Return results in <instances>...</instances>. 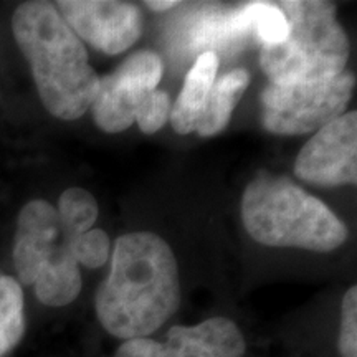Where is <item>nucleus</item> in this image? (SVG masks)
<instances>
[{"instance_id":"obj_5","label":"nucleus","mask_w":357,"mask_h":357,"mask_svg":"<svg viewBox=\"0 0 357 357\" xmlns=\"http://www.w3.org/2000/svg\"><path fill=\"white\" fill-rule=\"evenodd\" d=\"M71 234L47 200H32L17 218L13 265L19 283L33 287L38 301L50 307L68 306L82 291L83 280L73 255Z\"/></svg>"},{"instance_id":"obj_7","label":"nucleus","mask_w":357,"mask_h":357,"mask_svg":"<svg viewBox=\"0 0 357 357\" xmlns=\"http://www.w3.org/2000/svg\"><path fill=\"white\" fill-rule=\"evenodd\" d=\"M162 73L164 63L158 53L139 50L128 56L113 73L100 78L89 108L96 126L108 134L131 128L142 100L158 89Z\"/></svg>"},{"instance_id":"obj_8","label":"nucleus","mask_w":357,"mask_h":357,"mask_svg":"<svg viewBox=\"0 0 357 357\" xmlns=\"http://www.w3.org/2000/svg\"><path fill=\"white\" fill-rule=\"evenodd\" d=\"M247 342L231 319H205L195 326H174L166 341L137 337L124 341L114 357H245Z\"/></svg>"},{"instance_id":"obj_10","label":"nucleus","mask_w":357,"mask_h":357,"mask_svg":"<svg viewBox=\"0 0 357 357\" xmlns=\"http://www.w3.org/2000/svg\"><path fill=\"white\" fill-rule=\"evenodd\" d=\"M56 10L78 38L106 55H119L142 33L141 8L118 0H60Z\"/></svg>"},{"instance_id":"obj_18","label":"nucleus","mask_w":357,"mask_h":357,"mask_svg":"<svg viewBox=\"0 0 357 357\" xmlns=\"http://www.w3.org/2000/svg\"><path fill=\"white\" fill-rule=\"evenodd\" d=\"M337 351L341 357H357V288L347 289L341 303Z\"/></svg>"},{"instance_id":"obj_4","label":"nucleus","mask_w":357,"mask_h":357,"mask_svg":"<svg viewBox=\"0 0 357 357\" xmlns=\"http://www.w3.org/2000/svg\"><path fill=\"white\" fill-rule=\"evenodd\" d=\"M287 19V38L261 45L260 65L271 84L319 83L346 70L349 38L339 24L336 7L323 0L276 3Z\"/></svg>"},{"instance_id":"obj_19","label":"nucleus","mask_w":357,"mask_h":357,"mask_svg":"<svg viewBox=\"0 0 357 357\" xmlns=\"http://www.w3.org/2000/svg\"><path fill=\"white\" fill-rule=\"evenodd\" d=\"M146 6L154 12H166L169 8L177 7L178 2L177 0H166V2L164 0H149V2H146Z\"/></svg>"},{"instance_id":"obj_16","label":"nucleus","mask_w":357,"mask_h":357,"mask_svg":"<svg viewBox=\"0 0 357 357\" xmlns=\"http://www.w3.org/2000/svg\"><path fill=\"white\" fill-rule=\"evenodd\" d=\"M73 255L78 265L91 270L101 268L111 257L108 234L101 229H91L78 235L73 242Z\"/></svg>"},{"instance_id":"obj_1","label":"nucleus","mask_w":357,"mask_h":357,"mask_svg":"<svg viewBox=\"0 0 357 357\" xmlns=\"http://www.w3.org/2000/svg\"><path fill=\"white\" fill-rule=\"evenodd\" d=\"M181 306L174 252L153 231H131L114 242L111 268L95 294L98 323L113 337H149Z\"/></svg>"},{"instance_id":"obj_15","label":"nucleus","mask_w":357,"mask_h":357,"mask_svg":"<svg viewBox=\"0 0 357 357\" xmlns=\"http://www.w3.org/2000/svg\"><path fill=\"white\" fill-rule=\"evenodd\" d=\"M56 212L66 229L78 236L91 230L98 213H100V208H98L96 199L88 190L71 187L58 199Z\"/></svg>"},{"instance_id":"obj_3","label":"nucleus","mask_w":357,"mask_h":357,"mask_svg":"<svg viewBox=\"0 0 357 357\" xmlns=\"http://www.w3.org/2000/svg\"><path fill=\"white\" fill-rule=\"evenodd\" d=\"M242 220L253 240L266 247L328 253L347 240V227L291 178L258 176L242 195Z\"/></svg>"},{"instance_id":"obj_13","label":"nucleus","mask_w":357,"mask_h":357,"mask_svg":"<svg viewBox=\"0 0 357 357\" xmlns=\"http://www.w3.org/2000/svg\"><path fill=\"white\" fill-rule=\"evenodd\" d=\"M213 32L225 37L253 32L260 38L261 45H273L287 38L288 25L283 12L276 3L258 2L231 12L227 19H222L220 29H213ZM218 33L215 37H218Z\"/></svg>"},{"instance_id":"obj_14","label":"nucleus","mask_w":357,"mask_h":357,"mask_svg":"<svg viewBox=\"0 0 357 357\" xmlns=\"http://www.w3.org/2000/svg\"><path fill=\"white\" fill-rule=\"evenodd\" d=\"M25 334V300L22 284L0 273V357L20 344Z\"/></svg>"},{"instance_id":"obj_2","label":"nucleus","mask_w":357,"mask_h":357,"mask_svg":"<svg viewBox=\"0 0 357 357\" xmlns=\"http://www.w3.org/2000/svg\"><path fill=\"white\" fill-rule=\"evenodd\" d=\"M12 32L29 61L45 109L75 121L91 108L100 77L88 52L56 7L43 0L24 2L12 17Z\"/></svg>"},{"instance_id":"obj_17","label":"nucleus","mask_w":357,"mask_h":357,"mask_svg":"<svg viewBox=\"0 0 357 357\" xmlns=\"http://www.w3.org/2000/svg\"><path fill=\"white\" fill-rule=\"evenodd\" d=\"M171 109L172 102L167 93L154 89L142 100L134 123H137V126L144 134H154L162 129V126H166Z\"/></svg>"},{"instance_id":"obj_6","label":"nucleus","mask_w":357,"mask_h":357,"mask_svg":"<svg viewBox=\"0 0 357 357\" xmlns=\"http://www.w3.org/2000/svg\"><path fill=\"white\" fill-rule=\"evenodd\" d=\"M354 84V73L347 70L319 83H270L261 95L263 126L280 136L319 131L344 114Z\"/></svg>"},{"instance_id":"obj_12","label":"nucleus","mask_w":357,"mask_h":357,"mask_svg":"<svg viewBox=\"0 0 357 357\" xmlns=\"http://www.w3.org/2000/svg\"><path fill=\"white\" fill-rule=\"evenodd\" d=\"M250 73L243 68L231 70L222 75L212 84L205 100L204 109L200 113L194 131L200 137H212L229 126L231 113L238 105L240 98L248 88Z\"/></svg>"},{"instance_id":"obj_11","label":"nucleus","mask_w":357,"mask_h":357,"mask_svg":"<svg viewBox=\"0 0 357 357\" xmlns=\"http://www.w3.org/2000/svg\"><path fill=\"white\" fill-rule=\"evenodd\" d=\"M217 53L212 50L200 53L189 73H187L184 86L178 93L176 102L172 105L171 116H169L174 131L177 134H190L195 129L208 91L217 79Z\"/></svg>"},{"instance_id":"obj_9","label":"nucleus","mask_w":357,"mask_h":357,"mask_svg":"<svg viewBox=\"0 0 357 357\" xmlns=\"http://www.w3.org/2000/svg\"><path fill=\"white\" fill-rule=\"evenodd\" d=\"M301 181L319 187L357 182V113L341 114L303 146L294 162Z\"/></svg>"}]
</instances>
